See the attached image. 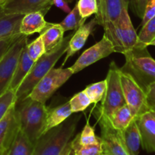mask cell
Segmentation results:
<instances>
[{
  "label": "cell",
  "mask_w": 155,
  "mask_h": 155,
  "mask_svg": "<svg viewBox=\"0 0 155 155\" xmlns=\"http://www.w3.org/2000/svg\"><path fill=\"white\" fill-rule=\"evenodd\" d=\"M72 34H69L64 37L63 40L57 46L50 51H46L36 61H35L29 74L16 91V103L27 98L38 82L47 73H49L50 70L54 68L56 62L67 51Z\"/></svg>",
  "instance_id": "1"
},
{
  "label": "cell",
  "mask_w": 155,
  "mask_h": 155,
  "mask_svg": "<svg viewBox=\"0 0 155 155\" xmlns=\"http://www.w3.org/2000/svg\"><path fill=\"white\" fill-rule=\"evenodd\" d=\"M48 109L45 104L29 97L16 103L20 128L34 145L43 135Z\"/></svg>",
  "instance_id": "2"
},
{
  "label": "cell",
  "mask_w": 155,
  "mask_h": 155,
  "mask_svg": "<svg viewBox=\"0 0 155 155\" xmlns=\"http://www.w3.org/2000/svg\"><path fill=\"white\" fill-rule=\"evenodd\" d=\"M147 47L137 44L124 54L126 63L120 68L122 71L132 76L144 92L155 83V60L149 54Z\"/></svg>",
  "instance_id": "3"
},
{
  "label": "cell",
  "mask_w": 155,
  "mask_h": 155,
  "mask_svg": "<svg viewBox=\"0 0 155 155\" xmlns=\"http://www.w3.org/2000/svg\"><path fill=\"white\" fill-rule=\"evenodd\" d=\"M80 116H75L49 130L35 144L33 155H62L71 142Z\"/></svg>",
  "instance_id": "4"
},
{
  "label": "cell",
  "mask_w": 155,
  "mask_h": 155,
  "mask_svg": "<svg viewBox=\"0 0 155 155\" xmlns=\"http://www.w3.org/2000/svg\"><path fill=\"white\" fill-rule=\"evenodd\" d=\"M103 27L104 35L112 42L115 52L125 54L138 44V34L132 25L128 9H123L115 22Z\"/></svg>",
  "instance_id": "5"
},
{
  "label": "cell",
  "mask_w": 155,
  "mask_h": 155,
  "mask_svg": "<svg viewBox=\"0 0 155 155\" xmlns=\"http://www.w3.org/2000/svg\"><path fill=\"white\" fill-rule=\"evenodd\" d=\"M105 80L106 91L99 107L104 114L109 117L115 109L126 104L120 80V69L115 61H112L109 64Z\"/></svg>",
  "instance_id": "6"
},
{
  "label": "cell",
  "mask_w": 155,
  "mask_h": 155,
  "mask_svg": "<svg viewBox=\"0 0 155 155\" xmlns=\"http://www.w3.org/2000/svg\"><path fill=\"white\" fill-rule=\"evenodd\" d=\"M73 75L71 68H53L34 86L28 97L46 104V101Z\"/></svg>",
  "instance_id": "7"
},
{
  "label": "cell",
  "mask_w": 155,
  "mask_h": 155,
  "mask_svg": "<svg viewBox=\"0 0 155 155\" xmlns=\"http://www.w3.org/2000/svg\"><path fill=\"white\" fill-rule=\"evenodd\" d=\"M94 115L97 119L101 131V140L103 152L109 155H129L126 151L122 139L121 132L116 130L111 124L109 117L102 112L97 107Z\"/></svg>",
  "instance_id": "8"
},
{
  "label": "cell",
  "mask_w": 155,
  "mask_h": 155,
  "mask_svg": "<svg viewBox=\"0 0 155 155\" xmlns=\"http://www.w3.org/2000/svg\"><path fill=\"white\" fill-rule=\"evenodd\" d=\"M120 80L125 101L130 109L132 117L138 118L141 114L148 111L145 92L136 83L133 77L120 70Z\"/></svg>",
  "instance_id": "9"
},
{
  "label": "cell",
  "mask_w": 155,
  "mask_h": 155,
  "mask_svg": "<svg viewBox=\"0 0 155 155\" xmlns=\"http://www.w3.org/2000/svg\"><path fill=\"white\" fill-rule=\"evenodd\" d=\"M27 37L24 35L0 61V96L9 89L21 51L28 43Z\"/></svg>",
  "instance_id": "10"
},
{
  "label": "cell",
  "mask_w": 155,
  "mask_h": 155,
  "mask_svg": "<svg viewBox=\"0 0 155 155\" xmlns=\"http://www.w3.org/2000/svg\"><path fill=\"white\" fill-rule=\"evenodd\" d=\"M113 52L115 51L112 42L103 35V38L98 42L85 50L70 68L73 74H77L87 67L107 57Z\"/></svg>",
  "instance_id": "11"
},
{
  "label": "cell",
  "mask_w": 155,
  "mask_h": 155,
  "mask_svg": "<svg viewBox=\"0 0 155 155\" xmlns=\"http://www.w3.org/2000/svg\"><path fill=\"white\" fill-rule=\"evenodd\" d=\"M19 130V118L15 103L0 120V155L5 154Z\"/></svg>",
  "instance_id": "12"
},
{
  "label": "cell",
  "mask_w": 155,
  "mask_h": 155,
  "mask_svg": "<svg viewBox=\"0 0 155 155\" xmlns=\"http://www.w3.org/2000/svg\"><path fill=\"white\" fill-rule=\"evenodd\" d=\"M52 5L49 0H5L2 4L5 13L21 15L39 12L45 15Z\"/></svg>",
  "instance_id": "13"
},
{
  "label": "cell",
  "mask_w": 155,
  "mask_h": 155,
  "mask_svg": "<svg viewBox=\"0 0 155 155\" xmlns=\"http://www.w3.org/2000/svg\"><path fill=\"white\" fill-rule=\"evenodd\" d=\"M135 119L143 149L148 153L155 152V111L148 110Z\"/></svg>",
  "instance_id": "14"
},
{
  "label": "cell",
  "mask_w": 155,
  "mask_h": 155,
  "mask_svg": "<svg viewBox=\"0 0 155 155\" xmlns=\"http://www.w3.org/2000/svg\"><path fill=\"white\" fill-rule=\"evenodd\" d=\"M97 24H98V22H97V18H94L89 23L81 26L73 33L69 41V44H68V49L66 51V56L64 59L62 66L65 64V63L68 61L69 58L72 57L74 54H76L78 51L81 49L82 47L86 43V41L88 40L90 35L92 34Z\"/></svg>",
  "instance_id": "15"
},
{
  "label": "cell",
  "mask_w": 155,
  "mask_h": 155,
  "mask_svg": "<svg viewBox=\"0 0 155 155\" xmlns=\"http://www.w3.org/2000/svg\"><path fill=\"white\" fill-rule=\"evenodd\" d=\"M124 8H126L122 0H100L99 12L95 17L98 24L103 27L115 22Z\"/></svg>",
  "instance_id": "16"
},
{
  "label": "cell",
  "mask_w": 155,
  "mask_h": 155,
  "mask_svg": "<svg viewBox=\"0 0 155 155\" xmlns=\"http://www.w3.org/2000/svg\"><path fill=\"white\" fill-rule=\"evenodd\" d=\"M50 23L44 19V15L41 12H31L24 15L20 26V32L25 36H30L35 33H42Z\"/></svg>",
  "instance_id": "17"
},
{
  "label": "cell",
  "mask_w": 155,
  "mask_h": 155,
  "mask_svg": "<svg viewBox=\"0 0 155 155\" xmlns=\"http://www.w3.org/2000/svg\"><path fill=\"white\" fill-rule=\"evenodd\" d=\"M26 46H27V45H25V46L23 48L21 54H20L15 73H14V75L12 77V81H11L10 86L9 88V89L13 90L15 93H16V91L18 90L20 85L21 84L23 80L29 74L32 67L33 66L35 63V61H33L29 57Z\"/></svg>",
  "instance_id": "18"
},
{
  "label": "cell",
  "mask_w": 155,
  "mask_h": 155,
  "mask_svg": "<svg viewBox=\"0 0 155 155\" xmlns=\"http://www.w3.org/2000/svg\"><path fill=\"white\" fill-rule=\"evenodd\" d=\"M120 132H121L123 144L128 154L129 155L139 154L141 140L138 124H137V120L134 118L130 124L125 130Z\"/></svg>",
  "instance_id": "19"
},
{
  "label": "cell",
  "mask_w": 155,
  "mask_h": 155,
  "mask_svg": "<svg viewBox=\"0 0 155 155\" xmlns=\"http://www.w3.org/2000/svg\"><path fill=\"white\" fill-rule=\"evenodd\" d=\"M24 15L5 13L0 4V38L21 33L20 26Z\"/></svg>",
  "instance_id": "20"
},
{
  "label": "cell",
  "mask_w": 155,
  "mask_h": 155,
  "mask_svg": "<svg viewBox=\"0 0 155 155\" xmlns=\"http://www.w3.org/2000/svg\"><path fill=\"white\" fill-rule=\"evenodd\" d=\"M70 104L68 101L57 106L54 108H49L47 112L46 126L44 129L43 135L51 129L60 125L61 124L66 120L72 114Z\"/></svg>",
  "instance_id": "21"
},
{
  "label": "cell",
  "mask_w": 155,
  "mask_h": 155,
  "mask_svg": "<svg viewBox=\"0 0 155 155\" xmlns=\"http://www.w3.org/2000/svg\"><path fill=\"white\" fill-rule=\"evenodd\" d=\"M34 148L35 145L20 128L10 148L5 155H33Z\"/></svg>",
  "instance_id": "22"
},
{
  "label": "cell",
  "mask_w": 155,
  "mask_h": 155,
  "mask_svg": "<svg viewBox=\"0 0 155 155\" xmlns=\"http://www.w3.org/2000/svg\"><path fill=\"white\" fill-rule=\"evenodd\" d=\"M65 32L59 24L50 23V26L40 34L44 43L46 52L53 49L63 40Z\"/></svg>",
  "instance_id": "23"
},
{
  "label": "cell",
  "mask_w": 155,
  "mask_h": 155,
  "mask_svg": "<svg viewBox=\"0 0 155 155\" xmlns=\"http://www.w3.org/2000/svg\"><path fill=\"white\" fill-rule=\"evenodd\" d=\"M109 118L112 127L119 131L125 130L134 119L130 109L126 104L115 109Z\"/></svg>",
  "instance_id": "24"
},
{
  "label": "cell",
  "mask_w": 155,
  "mask_h": 155,
  "mask_svg": "<svg viewBox=\"0 0 155 155\" xmlns=\"http://www.w3.org/2000/svg\"><path fill=\"white\" fill-rule=\"evenodd\" d=\"M84 22L85 20H84L81 17L78 5L76 3L74 8L68 14V15L65 17V18L62 22L59 23V24L65 31H68V30H77L81 26L84 24Z\"/></svg>",
  "instance_id": "25"
},
{
  "label": "cell",
  "mask_w": 155,
  "mask_h": 155,
  "mask_svg": "<svg viewBox=\"0 0 155 155\" xmlns=\"http://www.w3.org/2000/svg\"><path fill=\"white\" fill-rule=\"evenodd\" d=\"M71 151L77 155H102L103 154L101 142L91 145H81L75 139L71 140Z\"/></svg>",
  "instance_id": "26"
},
{
  "label": "cell",
  "mask_w": 155,
  "mask_h": 155,
  "mask_svg": "<svg viewBox=\"0 0 155 155\" xmlns=\"http://www.w3.org/2000/svg\"><path fill=\"white\" fill-rule=\"evenodd\" d=\"M74 139L81 145H91V144L99 143L101 142L100 138L95 134L94 127H91L88 120H87L86 124L82 131L79 134H78L74 137Z\"/></svg>",
  "instance_id": "27"
},
{
  "label": "cell",
  "mask_w": 155,
  "mask_h": 155,
  "mask_svg": "<svg viewBox=\"0 0 155 155\" xmlns=\"http://www.w3.org/2000/svg\"><path fill=\"white\" fill-rule=\"evenodd\" d=\"M106 80H104L97 82V83H92L87 86L85 89H84V92L91 100V104L93 103V104H96L103 99L105 91H106Z\"/></svg>",
  "instance_id": "28"
},
{
  "label": "cell",
  "mask_w": 155,
  "mask_h": 155,
  "mask_svg": "<svg viewBox=\"0 0 155 155\" xmlns=\"http://www.w3.org/2000/svg\"><path fill=\"white\" fill-rule=\"evenodd\" d=\"M155 39V16L142 27L138 35V44L148 46L149 43Z\"/></svg>",
  "instance_id": "29"
},
{
  "label": "cell",
  "mask_w": 155,
  "mask_h": 155,
  "mask_svg": "<svg viewBox=\"0 0 155 155\" xmlns=\"http://www.w3.org/2000/svg\"><path fill=\"white\" fill-rule=\"evenodd\" d=\"M71 107L72 113H78V112L84 111L86 110L90 104H91V100L85 94L84 91L75 94L71 99L68 101Z\"/></svg>",
  "instance_id": "30"
},
{
  "label": "cell",
  "mask_w": 155,
  "mask_h": 155,
  "mask_svg": "<svg viewBox=\"0 0 155 155\" xmlns=\"http://www.w3.org/2000/svg\"><path fill=\"white\" fill-rule=\"evenodd\" d=\"M77 5L81 17L85 21L94 14L97 15L99 12L97 0H78Z\"/></svg>",
  "instance_id": "31"
},
{
  "label": "cell",
  "mask_w": 155,
  "mask_h": 155,
  "mask_svg": "<svg viewBox=\"0 0 155 155\" xmlns=\"http://www.w3.org/2000/svg\"><path fill=\"white\" fill-rule=\"evenodd\" d=\"M27 51L29 57L33 61H36L41 56L46 53V48L44 43L40 36L32 41L30 43L27 44Z\"/></svg>",
  "instance_id": "32"
},
{
  "label": "cell",
  "mask_w": 155,
  "mask_h": 155,
  "mask_svg": "<svg viewBox=\"0 0 155 155\" xmlns=\"http://www.w3.org/2000/svg\"><path fill=\"white\" fill-rule=\"evenodd\" d=\"M16 100L15 92L9 89L0 96V120L5 115L11 106L16 103Z\"/></svg>",
  "instance_id": "33"
},
{
  "label": "cell",
  "mask_w": 155,
  "mask_h": 155,
  "mask_svg": "<svg viewBox=\"0 0 155 155\" xmlns=\"http://www.w3.org/2000/svg\"><path fill=\"white\" fill-rule=\"evenodd\" d=\"M23 36H24V34H22V33H18V34L0 38V61L4 57L5 54L7 53V51L10 49L11 47L17 41L19 40Z\"/></svg>",
  "instance_id": "34"
},
{
  "label": "cell",
  "mask_w": 155,
  "mask_h": 155,
  "mask_svg": "<svg viewBox=\"0 0 155 155\" xmlns=\"http://www.w3.org/2000/svg\"><path fill=\"white\" fill-rule=\"evenodd\" d=\"M155 16V0H147L144 13L141 18V26L143 27L148 21Z\"/></svg>",
  "instance_id": "35"
},
{
  "label": "cell",
  "mask_w": 155,
  "mask_h": 155,
  "mask_svg": "<svg viewBox=\"0 0 155 155\" xmlns=\"http://www.w3.org/2000/svg\"><path fill=\"white\" fill-rule=\"evenodd\" d=\"M145 93L149 110L155 111V83H152L148 86Z\"/></svg>",
  "instance_id": "36"
},
{
  "label": "cell",
  "mask_w": 155,
  "mask_h": 155,
  "mask_svg": "<svg viewBox=\"0 0 155 155\" xmlns=\"http://www.w3.org/2000/svg\"><path fill=\"white\" fill-rule=\"evenodd\" d=\"M146 3H147V0H131V4L133 8L134 12L138 18H143Z\"/></svg>",
  "instance_id": "37"
},
{
  "label": "cell",
  "mask_w": 155,
  "mask_h": 155,
  "mask_svg": "<svg viewBox=\"0 0 155 155\" xmlns=\"http://www.w3.org/2000/svg\"><path fill=\"white\" fill-rule=\"evenodd\" d=\"M50 2H51L53 5L56 6L65 13L68 14L71 11L68 6V2L65 0H50Z\"/></svg>",
  "instance_id": "38"
},
{
  "label": "cell",
  "mask_w": 155,
  "mask_h": 155,
  "mask_svg": "<svg viewBox=\"0 0 155 155\" xmlns=\"http://www.w3.org/2000/svg\"><path fill=\"white\" fill-rule=\"evenodd\" d=\"M71 142H70L69 143H68V146H67L66 149H65V151H64V152L62 153V155H69L70 152H71Z\"/></svg>",
  "instance_id": "39"
},
{
  "label": "cell",
  "mask_w": 155,
  "mask_h": 155,
  "mask_svg": "<svg viewBox=\"0 0 155 155\" xmlns=\"http://www.w3.org/2000/svg\"><path fill=\"white\" fill-rule=\"evenodd\" d=\"M123 3H124V5L126 8H129V5L131 4V0H122Z\"/></svg>",
  "instance_id": "40"
},
{
  "label": "cell",
  "mask_w": 155,
  "mask_h": 155,
  "mask_svg": "<svg viewBox=\"0 0 155 155\" xmlns=\"http://www.w3.org/2000/svg\"><path fill=\"white\" fill-rule=\"evenodd\" d=\"M148 45H155V39H153V40L152 41V42H150V43H149Z\"/></svg>",
  "instance_id": "41"
},
{
  "label": "cell",
  "mask_w": 155,
  "mask_h": 155,
  "mask_svg": "<svg viewBox=\"0 0 155 155\" xmlns=\"http://www.w3.org/2000/svg\"><path fill=\"white\" fill-rule=\"evenodd\" d=\"M65 1L67 2H71L73 1V0H65ZM97 2H98V5H100V0H97Z\"/></svg>",
  "instance_id": "42"
},
{
  "label": "cell",
  "mask_w": 155,
  "mask_h": 155,
  "mask_svg": "<svg viewBox=\"0 0 155 155\" xmlns=\"http://www.w3.org/2000/svg\"><path fill=\"white\" fill-rule=\"evenodd\" d=\"M69 155H77V154H74V153L72 152V151H71V152H70V154H69Z\"/></svg>",
  "instance_id": "43"
},
{
  "label": "cell",
  "mask_w": 155,
  "mask_h": 155,
  "mask_svg": "<svg viewBox=\"0 0 155 155\" xmlns=\"http://www.w3.org/2000/svg\"><path fill=\"white\" fill-rule=\"evenodd\" d=\"M102 155H109V154H103Z\"/></svg>",
  "instance_id": "44"
},
{
  "label": "cell",
  "mask_w": 155,
  "mask_h": 155,
  "mask_svg": "<svg viewBox=\"0 0 155 155\" xmlns=\"http://www.w3.org/2000/svg\"><path fill=\"white\" fill-rule=\"evenodd\" d=\"M49 1H50V0H49Z\"/></svg>",
  "instance_id": "45"
}]
</instances>
